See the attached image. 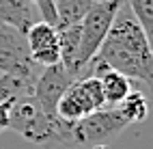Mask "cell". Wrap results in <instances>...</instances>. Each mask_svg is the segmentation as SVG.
<instances>
[{"label":"cell","instance_id":"cell-1","mask_svg":"<svg viewBox=\"0 0 153 149\" xmlns=\"http://www.w3.org/2000/svg\"><path fill=\"white\" fill-rule=\"evenodd\" d=\"M7 127H11L13 132H17L24 138V141L35 143V145L63 143V145L74 147L71 123L58 119L56 115H48L30 93L17 97L13 102Z\"/></svg>","mask_w":153,"mask_h":149},{"label":"cell","instance_id":"cell-2","mask_svg":"<svg viewBox=\"0 0 153 149\" xmlns=\"http://www.w3.org/2000/svg\"><path fill=\"white\" fill-rule=\"evenodd\" d=\"M123 0H95V4L88 9V13L80 22V69H88L97 50L106 41L112 28V22L119 13Z\"/></svg>","mask_w":153,"mask_h":149},{"label":"cell","instance_id":"cell-3","mask_svg":"<svg viewBox=\"0 0 153 149\" xmlns=\"http://www.w3.org/2000/svg\"><path fill=\"white\" fill-rule=\"evenodd\" d=\"M129 123L123 119V115L119 112V108H99V110L86 115L84 119L71 123V138L76 145H88L95 147L101 145L104 141L119 136Z\"/></svg>","mask_w":153,"mask_h":149},{"label":"cell","instance_id":"cell-4","mask_svg":"<svg viewBox=\"0 0 153 149\" xmlns=\"http://www.w3.org/2000/svg\"><path fill=\"white\" fill-rule=\"evenodd\" d=\"M35 69L37 65L30 61L26 37L11 26L0 24V72L35 82Z\"/></svg>","mask_w":153,"mask_h":149},{"label":"cell","instance_id":"cell-5","mask_svg":"<svg viewBox=\"0 0 153 149\" xmlns=\"http://www.w3.org/2000/svg\"><path fill=\"white\" fill-rule=\"evenodd\" d=\"M78 80L76 76H71L67 69L63 67V63L43 67L41 76L35 80L33 84V95L37 99V104L43 108L48 115H56V104L63 97V93L71 86V82Z\"/></svg>","mask_w":153,"mask_h":149},{"label":"cell","instance_id":"cell-6","mask_svg":"<svg viewBox=\"0 0 153 149\" xmlns=\"http://www.w3.org/2000/svg\"><path fill=\"white\" fill-rule=\"evenodd\" d=\"M26 43L30 61L37 67H50L60 63V50H58V33L54 26L45 22H35L26 31Z\"/></svg>","mask_w":153,"mask_h":149},{"label":"cell","instance_id":"cell-7","mask_svg":"<svg viewBox=\"0 0 153 149\" xmlns=\"http://www.w3.org/2000/svg\"><path fill=\"white\" fill-rule=\"evenodd\" d=\"M0 24L26 35V31L35 24V4L30 0H0Z\"/></svg>","mask_w":153,"mask_h":149},{"label":"cell","instance_id":"cell-8","mask_svg":"<svg viewBox=\"0 0 153 149\" xmlns=\"http://www.w3.org/2000/svg\"><path fill=\"white\" fill-rule=\"evenodd\" d=\"M58 33V50H60V63L71 76L80 78V24L56 28Z\"/></svg>","mask_w":153,"mask_h":149},{"label":"cell","instance_id":"cell-9","mask_svg":"<svg viewBox=\"0 0 153 149\" xmlns=\"http://www.w3.org/2000/svg\"><path fill=\"white\" fill-rule=\"evenodd\" d=\"M99 69H104V74L99 76V80H101V91H104L106 108H114L129 95L131 80L125 78L123 74L114 72V69H108V67H99Z\"/></svg>","mask_w":153,"mask_h":149},{"label":"cell","instance_id":"cell-10","mask_svg":"<svg viewBox=\"0 0 153 149\" xmlns=\"http://www.w3.org/2000/svg\"><path fill=\"white\" fill-rule=\"evenodd\" d=\"M93 4H95V0H54L56 17H58L56 28L80 24Z\"/></svg>","mask_w":153,"mask_h":149},{"label":"cell","instance_id":"cell-11","mask_svg":"<svg viewBox=\"0 0 153 149\" xmlns=\"http://www.w3.org/2000/svg\"><path fill=\"white\" fill-rule=\"evenodd\" d=\"M117 108H119V112L123 115V119L129 125L131 123H140V121H145L147 115H149V99L140 91H129V95Z\"/></svg>","mask_w":153,"mask_h":149},{"label":"cell","instance_id":"cell-12","mask_svg":"<svg viewBox=\"0 0 153 149\" xmlns=\"http://www.w3.org/2000/svg\"><path fill=\"white\" fill-rule=\"evenodd\" d=\"M129 7L131 15L136 17V22L140 24L142 33H145L149 48L153 50V0H123Z\"/></svg>","mask_w":153,"mask_h":149},{"label":"cell","instance_id":"cell-13","mask_svg":"<svg viewBox=\"0 0 153 149\" xmlns=\"http://www.w3.org/2000/svg\"><path fill=\"white\" fill-rule=\"evenodd\" d=\"M11 106H13V102H2V104H0V130H7V125H9Z\"/></svg>","mask_w":153,"mask_h":149},{"label":"cell","instance_id":"cell-14","mask_svg":"<svg viewBox=\"0 0 153 149\" xmlns=\"http://www.w3.org/2000/svg\"><path fill=\"white\" fill-rule=\"evenodd\" d=\"M93 149H108V147H104V145H95Z\"/></svg>","mask_w":153,"mask_h":149},{"label":"cell","instance_id":"cell-15","mask_svg":"<svg viewBox=\"0 0 153 149\" xmlns=\"http://www.w3.org/2000/svg\"><path fill=\"white\" fill-rule=\"evenodd\" d=\"M30 2H33V4H35V7H37V4H39V2H43V0H30Z\"/></svg>","mask_w":153,"mask_h":149},{"label":"cell","instance_id":"cell-16","mask_svg":"<svg viewBox=\"0 0 153 149\" xmlns=\"http://www.w3.org/2000/svg\"><path fill=\"white\" fill-rule=\"evenodd\" d=\"M0 132H2V130H0Z\"/></svg>","mask_w":153,"mask_h":149}]
</instances>
